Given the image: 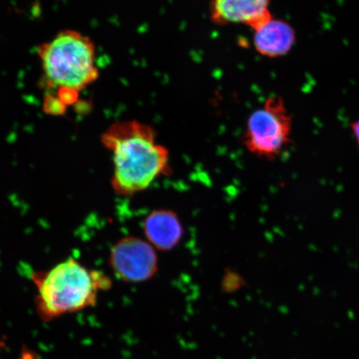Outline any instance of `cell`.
I'll use <instances>...</instances> for the list:
<instances>
[{
  "instance_id": "6da1fadb",
  "label": "cell",
  "mask_w": 359,
  "mask_h": 359,
  "mask_svg": "<svg viewBox=\"0 0 359 359\" xmlns=\"http://www.w3.org/2000/svg\"><path fill=\"white\" fill-rule=\"evenodd\" d=\"M101 142L114 156L111 187L116 194H136L169 172V151L157 143L156 133L149 125L120 121L107 129Z\"/></svg>"
},
{
  "instance_id": "7a4b0ae2",
  "label": "cell",
  "mask_w": 359,
  "mask_h": 359,
  "mask_svg": "<svg viewBox=\"0 0 359 359\" xmlns=\"http://www.w3.org/2000/svg\"><path fill=\"white\" fill-rule=\"evenodd\" d=\"M30 278L38 291L36 309L45 321L93 306L98 291L107 290L111 285L104 273L90 271L75 259L48 271H34Z\"/></svg>"
},
{
  "instance_id": "3957f363",
  "label": "cell",
  "mask_w": 359,
  "mask_h": 359,
  "mask_svg": "<svg viewBox=\"0 0 359 359\" xmlns=\"http://www.w3.org/2000/svg\"><path fill=\"white\" fill-rule=\"evenodd\" d=\"M47 84L78 93L98 78L95 46L88 36L75 30L61 31L50 42L39 46Z\"/></svg>"
},
{
  "instance_id": "277c9868",
  "label": "cell",
  "mask_w": 359,
  "mask_h": 359,
  "mask_svg": "<svg viewBox=\"0 0 359 359\" xmlns=\"http://www.w3.org/2000/svg\"><path fill=\"white\" fill-rule=\"evenodd\" d=\"M293 116L280 96L267 98L247 121L245 146L251 154L269 160L279 156L291 141Z\"/></svg>"
},
{
  "instance_id": "5b68a950",
  "label": "cell",
  "mask_w": 359,
  "mask_h": 359,
  "mask_svg": "<svg viewBox=\"0 0 359 359\" xmlns=\"http://www.w3.org/2000/svg\"><path fill=\"white\" fill-rule=\"evenodd\" d=\"M109 264L118 279L141 283L151 279L158 269L154 247L140 238H123L112 247Z\"/></svg>"
},
{
  "instance_id": "8992f818",
  "label": "cell",
  "mask_w": 359,
  "mask_h": 359,
  "mask_svg": "<svg viewBox=\"0 0 359 359\" xmlns=\"http://www.w3.org/2000/svg\"><path fill=\"white\" fill-rule=\"evenodd\" d=\"M210 15L215 25L241 24L253 31L273 18L269 0H210Z\"/></svg>"
},
{
  "instance_id": "52a82bcc",
  "label": "cell",
  "mask_w": 359,
  "mask_h": 359,
  "mask_svg": "<svg viewBox=\"0 0 359 359\" xmlns=\"http://www.w3.org/2000/svg\"><path fill=\"white\" fill-rule=\"evenodd\" d=\"M255 50L264 57L276 58L288 55L296 42V32L290 22L272 18L254 31Z\"/></svg>"
},
{
  "instance_id": "ba28073f",
  "label": "cell",
  "mask_w": 359,
  "mask_h": 359,
  "mask_svg": "<svg viewBox=\"0 0 359 359\" xmlns=\"http://www.w3.org/2000/svg\"><path fill=\"white\" fill-rule=\"evenodd\" d=\"M147 241L163 251L175 248L183 235V228L176 213L168 210H158L148 215L144 222Z\"/></svg>"
},
{
  "instance_id": "9c48e42d",
  "label": "cell",
  "mask_w": 359,
  "mask_h": 359,
  "mask_svg": "<svg viewBox=\"0 0 359 359\" xmlns=\"http://www.w3.org/2000/svg\"><path fill=\"white\" fill-rule=\"evenodd\" d=\"M350 128L352 130L353 136L355 139L359 149V118L353 121L351 125H350Z\"/></svg>"
}]
</instances>
